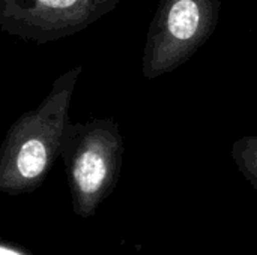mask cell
Returning a JSON list of instances; mask_svg holds the SVG:
<instances>
[{"label": "cell", "instance_id": "1", "mask_svg": "<svg viewBox=\"0 0 257 255\" xmlns=\"http://www.w3.org/2000/svg\"><path fill=\"white\" fill-rule=\"evenodd\" d=\"M83 66L59 75L41 104L21 114L8 129L0 153V191L21 195L36 191L60 156L62 137Z\"/></svg>", "mask_w": 257, "mask_h": 255}, {"label": "cell", "instance_id": "2", "mask_svg": "<svg viewBox=\"0 0 257 255\" xmlns=\"http://www.w3.org/2000/svg\"><path fill=\"white\" fill-rule=\"evenodd\" d=\"M123 150V138L114 119L68 122L60 158L77 216H95L98 207L113 194L122 171Z\"/></svg>", "mask_w": 257, "mask_h": 255}, {"label": "cell", "instance_id": "3", "mask_svg": "<svg viewBox=\"0 0 257 255\" xmlns=\"http://www.w3.org/2000/svg\"><path fill=\"white\" fill-rule=\"evenodd\" d=\"M220 0H160L149 26L142 74L155 80L188 62L218 26Z\"/></svg>", "mask_w": 257, "mask_h": 255}, {"label": "cell", "instance_id": "4", "mask_svg": "<svg viewBox=\"0 0 257 255\" xmlns=\"http://www.w3.org/2000/svg\"><path fill=\"white\" fill-rule=\"evenodd\" d=\"M122 0H0V30L11 36L48 44L72 36Z\"/></svg>", "mask_w": 257, "mask_h": 255}, {"label": "cell", "instance_id": "5", "mask_svg": "<svg viewBox=\"0 0 257 255\" xmlns=\"http://www.w3.org/2000/svg\"><path fill=\"white\" fill-rule=\"evenodd\" d=\"M232 158L239 173L257 191V134L238 138L232 146Z\"/></svg>", "mask_w": 257, "mask_h": 255}, {"label": "cell", "instance_id": "6", "mask_svg": "<svg viewBox=\"0 0 257 255\" xmlns=\"http://www.w3.org/2000/svg\"><path fill=\"white\" fill-rule=\"evenodd\" d=\"M0 255H36L32 251H29L26 246H21L12 240L3 239L0 243Z\"/></svg>", "mask_w": 257, "mask_h": 255}]
</instances>
